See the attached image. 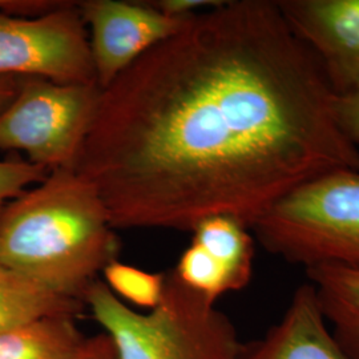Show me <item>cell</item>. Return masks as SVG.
I'll list each match as a JSON object with an SVG mask.
<instances>
[{"label": "cell", "instance_id": "cell-1", "mask_svg": "<svg viewBox=\"0 0 359 359\" xmlns=\"http://www.w3.org/2000/svg\"><path fill=\"white\" fill-rule=\"evenodd\" d=\"M322 65L273 0L191 15L100 92L76 170L115 229H249L298 185L359 172Z\"/></svg>", "mask_w": 359, "mask_h": 359}, {"label": "cell", "instance_id": "cell-2", "mask_svg": "<svg viewBox=\"0 0 359 359\" xmlns=\"http://www.w3.org/2000/svg\"><path fill=\"white\" fill-rule=\"evenodd\" d=\"M118 250L95 185L75 169L52 170L0 210V265L84 302Z\"/></svg>", "mask_w": 359, "mask_h": 359}, {"label": "cell", "instance_id": "cell-3", "mask_svg": "<svg viewBox=\"0 0 359 359\" xmlns=\"http://www.w3.org/2000/svg\"><path fill=\"white\" fill-rule=\"evenodd\" d=\"M216 302L165 274L156 308L139 313L116 297L104 281L84 295L92 317L115 345L118 359H240V344L231 320Z\"/></svg>", "mask_w": 359, "mask_h": 359}, {"label": "cell", "instance_id": "cell-4", "mask_svg": "<svg viewBox=\"0 0 359 359\" xmlns=\"http://www.w3.org/2000/svg\"><path fill=\"white\" fill-rule=\"evenodd\" d=\"M250 231L268 252L306 269H359V172L335 169L298 185Z\"/></svg>", "mask_w": 359, "mask_h": 359}, {"label": "cell", "instance_id": "cell-5", "mask_svg": "<svg viewBox=\"0 0 359 359\" xmlns=\"http://www.w3.org/2000/svg\"><path fill=\"white\" fill-rule=\"evenodd\" d=\"M102 88L22 77L13 102L0 112V151H23L29 163L76 169Z\"/></svg>", "mask_w": 359, "mask_h": 359}, {"label": "cell", "instance_id": "cell-6", "mask_svg": "<svg viewBox=\"0 0 359 359\" xmlns=\"http://www.w3.org/2000/svg\"><path fill=\"white\" fill-rule=\"evenodd\" d=\"M4 76L97 84L90 38L77 1H63L38 16L0 11V77Z\"/></svg>", "mask_w": 359, "mask_h": 359}, {"label": "cell", "instance_id": "cell-7", "mask_svg": "<svg viewBox=\"0 0 359 359\" xmlns=\"http://www.w3.org/2000/svg\"><path fill=\"white\" fill-rule=\"evenodd\" d=\"M99 87H108L142 53L177 32L191 16H173L154 6L120 0L77 1Z\"/></svg>", "mask_w": 359, "mask_h": 359}, {"label": "cell", "instance_id": "cell-8", "mask_svg": "<svg viewBox=\"0 0 359 359\" xmlns=\"http://www.w3.org/2000/svg\"><path fill=\"white\" fill-rule=\"evenodd\" d=\"M290 29L316 55L335 95L359 87V0H277Z\"/></svg>", "mask_w": 359, "mask_h": 359}, {"label": "cell", "instance_id": "cell-9", "mask_svg": "<svg viewBox=\"0 0 359 359\" xmlns=\"http://www.w3.org/2000/svg\"><path fill=\"white\" fill-rule=\"evenodd\" d=\"M240 359H353L339 345L323 317L311 283L301 285L281 321Z\"/></svg>", "mask_w": 359, "mask_h": 359}, {"label": "cell", "instance_id": "cell-10", "mask_svg": "<svg viewBox=\"0 0 359 359\" xmlns=\"http://www.w3.org/2000/svg\"><path fill=\"white\" fill-rule=\"evenodd\" d=\"M323 317L353 359H359V269L320 265L306 269Z\"/></svg>", "mask_w": 359, "mask_h": 359}, {"label": "cell", "instance_id": "cell-11", "mask_svg": "<svg viewBox=\"0 0 359 359\" xmlns=\"http://www.w3.org/2000/svg\"><path fill=\"white\" fill-rule=\"evenodd\" d=\"M86 339L76 317L48 316L0 334V359H76Z\"/></svg>", "mask_w": 359, "mask_h": 359}, {"label": "cell", "instance_id": "cell-12", "mask_svg": "<svg viewBox=\"0 0 359 359\" xmlns=\"http://www.w3.org/2000/svg\"><path fill=\"white\" fill-rule=\"evenodd\" d=\"M83 309L84 302L56 294L26 276L0 265V334L48 316L77 317Z\"/></svg>", "mask_w": 359, "mask_h": 359}, {"label": "cell", "instance_id": "cell-13", "mask_svg": "<svg viewBox=\"0 0 359 359\" xmlns=\"http://www.w3.org/2000/svg\"><path fill=\"white\" fill-rule=\"evenodd\" d=\"M192 233V243L203 248L226 273L233 290L244 289L255 264V241L249 228L236 218L213 216L200 221Z\"/></svg>", "mask_w": 359, "mask_h": 359}, {"label": "cell", "instance_id": "cell-14", "mask_svg": "<svg viewBox=\"0 0 359 359\" xmlns=\"http://www.w3.org/2000/svg\"><path fill=\"white\" fill-rule=\"evenodd\" d=\"M103 274L105 285L116 297H121L140 308L152 310L163 297L164 273H149L115 259L104 268Z\"/></svg>", "mask_w": 359, "mask_h": 359}, {"label": "cell", "instance_id": "cell-15", "mask_svg": "<svg viewBox=\"0 0 359 359\" xmlns=\"http://www.w3.org/2000/svg\"><path fill=\"white\" fill-rule=\"evenodd\" d=\"M48 173L46 168L29 161H0V210L7 200L19 197L27 187L41 182Z\"/></svg>", "mask_w": 359, "mask_h": 359}, {"label": "cell", "instance_id": "cell-16", "mask_svg": "<svg viewBox=\"0 0 359 359\" xmlns=\"http://www.w3.org/2000/svg\"><path fill=\"white\" fill-rule=\"evenodd\" d=\"M335 115L347 139L359 145V87L337 95Z\"/></svg>", "mask_w": 359, "mask_h": 359}, {"label": "cell", "instance_id": "cell-17", "mask_svg": "<svg viewBox=\"0 0 359 359\" xmlns=\"http://www.w3.org/2000/svg\"><path fill=\"white\" fill-rule=\"evenodd\" d=\"M62 4L63 1L50 0H0V11L23 16H38L50 13Z\"/></svg>", "mask_w": 359, "mask_h": 359}, {"label": "cell", "instance_id": "cell-18", "mask_svg": "<svg viewBox=\"0 0 359 359\" xmlns=\"http://www.w3.org/2000/svg\"><path fill=\"white\" fill-rule=\"evenodd\" d=\"M76 359H118L115 345L105 333L87 337Z\"/></svg>", "mask_w": 359, "mask_h": 359}, {"label": "cell", "instance_id": "cell-19", "mask_svg": "<svg viewBox=\"0 0 359 359\" xmlns=\"http://www.w3.org/2000/svg\"><path fill=\"white\" fill-rule=\"evenodd\" d=\"M222 0H161L152 3L161 13L173 16H189L201 8H212Z\"/></svg>", "mask_w": 359, "mask_h": 359}, {"label": "cell", "instance_id": "cell-20", "mask_svg": "<svg viewBox=\"0 0 359 359\" xmlns=\"http://www.w3.org/2000/svg\"><path fill=\"white\" fill-rule=\"evenodd\" d=\"M22 77H0V112L11 103L16 96Z\"/></svg>", "mask_w": 359, "mask_h": 359}]
</instances>
